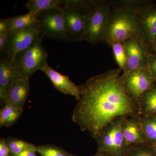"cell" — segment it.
<instances>
[{
	"label": "cell",
	"instance_id": "obj_1",
	"mask_svg": "<svg viewBox=\"0 0 156 156\" xmlns=\"http://www.w3.org/2000/svg\"><path fill=\"white\" fill-rule=\"evenodd\" d=\"M122 71L119 68L109 70L79 86L80 96L72 120L94 139L105 126L117 118L139 115L136 101L123 87Z\"/></svg>",
	"mask_w": 156,
	"mask_h": 156
},
{
	"label": "cell",
	"instance_id": "obj_2",
	"mask_svg": "<svg viewBox=\"0 0 156 156\" xmlns=\"http://www.w3.org/2000/svg\"><path fill=\"white\" fill-rule=\"evenodd\" d=\"M135 36V12L112 9L103 42L111 46L115 43H125Z\"/></svg>",
	"mask_w": 156,
	"mask_h": 156
},
{
	"label": "cell",
	"instance_id": "obj_3",
	"mask_svg": "<svg viewBox=\"0 0 156 156\" xmlns=\"http://www.w3.org/2000/svg\"><path fill=\"white\" fill-rule=\"evenodd\" d=\"M41 34L27 49L17 54L12 63L18 78H30L48 65V54Z\"/></svg>",
	"mask_w": 156,
	"mask_h": 156
},
{
	"label": "cell",
	"instance_id": "obj_4",
	"mask_svg": "<svg viewBox=\"0 0 156 156\" xmlns=\"http://www.w3.org/2000/svg\"><path fill=\"white\" fill-rule=\"evenodd\" d=\"M112 10L110 1L101 0L85 11L86 23L83 41L92 44L103 42Z\"/></svg>",
	"mask_w": 156,
	"mask_h": 156
},
{
	"label": "cell",
	"instance_id": "obj_5",
	"mask_svg": "<svg viewBox=\"0 0 156 156\" xmlns=\"http://www.w3.org/2000/svg\"><path fill=\"white\" fill-rule=\"evenodd\" d=\"M122 118H117L101 129L95 138L98 146V151L108 153L113 156H126L129 147L122 131Z\"/></svg>",
	"mask_w": 156,
	"mask_h": 156
},
{
	"label": "cell",
	"instance_id": "obj_6",
	"mask_svg": "<svg viewBox=\"0 0 156 156\" xmlns=\"http://www.w3.org/2000/svg\"><path fill=\"white\" fill-rule=\"evenodd\" d=\"M37 19L41 34L44 37L66 43L76 42L66 28L61 8L43 11L39 14Z\"/></svg>",
	"mask_w": 156,
	"mask_h": 156
},
{
	"label": "cell",
	"instance_id": "obj_7",
	"mask_svg": "<svg viewBox=\"0 0 156 156\" xmlns=\"http://www.w3.org/2000/svg\"><path fill=\"white\" fill-rule=\"evenodd\" d=\"M121 81L126 92L136 102L146 91L156 85L148 67L123 73Z\"/></svg>",
	"mask_w": 156,
	"mask_h": 156
},
{
	"label": "cell",
	"instance_id": "obj_8",
	"mask_svg": "<svg viewBox=\"0 0 156 156\" xmlns=\"http://www.w3.org/2000/svg\"><path fill=\"white\" fill-rule=\"evenodd\" d=\"M38 22L9 35L2 57L12 61L18 53L27 49L41 35Z\"/></svg>",
	"mask_w": 156,
	"mask_h": 156
},
{
	"label": "cell",
	"instance_id": "obj_9",
	"mask_svg": "<svg viewBox=\"0 0 156 156\" xmlns=\"http://www.w3.org/2000/svg\"><path fill=\"white\" fill-rule=\"evenodd\" d=\"M136 14V35L150 48L156 39V5L150 4Z\"/></svg>",
	"mask_w": 156,
	"mask_h": 156
},
{
	"label": "cell",
	"instance_id": "obj_10",
	"mask_svg": "<svg viewBox=\"0 0 156 156\" xmlns=\"http://www.w3.org/2000/svg\"><path fill=\"white\" fill-rule=\"evenodd\" d=\"M126 50L127 61L123 73L148 67L150 53L147 47L139 38L135 36L123 43Z\"/></svg>",
	"mask_w": 156,
	"mask_h": 156
},
{
	"label": "cell",
	"instance_id": "obj_11",
	"mask_svg": "<svg viewBox=\"0 0 156 156\" xmlns=\"http://www.w3.org/2000/svg\"><path fill=\"white\" fill-rule=\"evenodd\" d=\"M67 32L76 42L83 41L86 23L85 11L70 6L61 7Z\"/></svg>",
	"mask_w": 156,
	"mask_h": 156
},
{
	"label": "cell",
	"instance_id": "obj_12",
	"mask_svg": "<svg viewBox=\"0 0 156 156\" xmlns=\"http://www.w3.org/2000/svg\"><path fill=\"white\" fill-rule=\"evenodd\" d=\"M122 128L124 139L128 147L147 143L139 115L123 117Z\"/></svg>",
	"mask_w": 156,
	"mask_h": 156
},
{
	"label": "cell",
	"instance_id": "obj_13",
	"mask_svg": "<svg viewBox=\"0 0 156 156\" xmlns=\"http://www.w3.org/2000/svg\"><path fill=\"white\" fill-rule=\"evenodd\" d=\"M41 71L49 78L56 90L64 95L74 96L76 100L80 98V91L79 86L72 82L68 76L63 75L58 73L48 64Z\"/></svg>",
	"mask_w": 156,
	"mask_h": 156
},
{
	"label": "cell",
	"instance_id": "obj_14",
	"mask_svg": "<svg viewBox=\"0 0 156 156\" xmlns=\"http://www.w3.org/2000/svg\"><path fill=\"white\" fill-rule=\"evenodd\" d=\"M29 79L18 78L15 80L7 94L4 105L10 104L23 108L30 92Z\"/></svg>",
	"mask_w": 156,
	"mask_h": 156
},
{
	"label": "cell",
	"instance_id": "obj_15",
	"mask_svg": "<svg viewBox=\"0 0 156 156\" xmlns=\"http://www.w3.org/2000/svg\"><path fill=\"white\" fill-rule=\"evenodd\" d=\"M18 78L12 61L3 57L0 60V103L4 105L7 94Z\"/></svg>",
	"mask_w": 156,
	"mask_h": 156
},
{
	"label": "cell",
	"instance_id": "obj_16",
	"mask_svg": "<svg viewBox=\"0 0 156 156\" xmlns=\"http://www.w3.org/2000/svg\"><path fill=\"white\" fill-rule=\"evenodd\" d=\"M136 105L140 116H156V85L140 98Z\"/></svg>",
	"mask_w": 156,
	"mask_h": 156
},
{
	"label": "cell",
	"instance_id": "obj_17",
	"mask_svg": "<svg viewBox=\"0 0 156 156\" xmlns=\"http://www.w3.org/2000/svg\"><path fill=\"white\" fill-rule=\"evenodd\" d=\"M23 112V108L10 104H5L0 111V127L9 128L19 119Z\"/></svg>",
	"mask_w": 156,
	"mask_h": 156
},
{
	"label": "cell",
	"instance_id": "obj_18",
	"mask_svg": "<svg viewBox=\"0 0 156 156\" xmlns=\"http://www.w3.org/2000/svg\"><path fill=\"white\" fill-rule=\"evenodd\" d=\"M39 14L29 11L27 14L17 15L9 18L10 20V34L24 29L36 23L37 22V18Z\"/></svg>",
	"mask_w": 156,
	"mask_h": 156
},
{
	"label": "cell",
	"instance_id": "obj_19",
	"mask_svg": "<svg viewBox=\"0 0 156 156\" xmlns=\"http://www.w3.org/2000/svg\"><path fill=\"white\" fill-rule=\"evenodd\" d=\"M25 8L29 12L39 14L53 8H60V0H29Z\"/></svg>",
	"mask_w": 156,
	"mask_h": 156
},
{
	"label": "cell",
	"instance_id": "obj_20",
	"mask_svg": "<svg viewBox=\"0 0 156 156\" xmlns=\"http://www.w3.org/2000/svg\"><path fill=\"white\" fill-rule=\"evenodd\" d=\"M112 9L128 10L136 12L140 9L152 3L144 0H118L110 1Z\"/></svg>",
	"mask_w": 156,
	"mask_h": 156
},
{
	"label": "cell",
	"instance_id": "obj_21",
	"mask_svg": "<svg viewBox=\"0 0 156 156\" xmlns=\"http://www.w3.org/2000/svg\"><path fill=\"white\" fill-rule=\"evenodd\" d=\"M140 117L147 143L152 145L156 143V116Z\"/></svg>",
	"mask_w": 156,
	"mask_h": 156
},
{
	"label": "cell",
	"instance_id": "obj_22",
	"mask_svg": "<svg viewBox=\"0 0 156 156\" xmlns=\"http://www.w3.org/2000/svg\"><path fill=\"white\" fill-rule=\"evenodd\" d=\"M5 140L9 147L10 156L18 155L23 151L36 146L33 144L13 137H9Z\"/></svg>",
	"mask_w": 156,
	"mask_h": 156
},
{
	"label": "cell",
	"instance_id": "obj_23",
	"mask_svg": "<svg viewBox=\"0 0 156 156\" xmlns=\"http://www.w3.org/2000/svg\"><path fill=\"white\" fill-rule=\"evenodd\" d=\"M126 156H156V154L152 145L146 143L129 147Z\"/></svg>",
	"mask_w": 156,
	"mask_h": 156
},
{
	"label": "cell",
	"instance_id": "obj_24",
	"mask_svg": "<svg viewBox=\"0 0 156 156\" xmlns=\"http://www.w3.org/2000/svg\"><path fill=\"white\" fill-rule=\"evenodd\" d=\"M37 152L41 156H76L55 145H41L37 146Z\"/></svg>",
	"mask_w": 156,
	"mask_h": 156
},
{
	"label": "cell",
	"instance_id": "obj_25",
	"mask_svg": "<svg viewBox=\"0 0 156 156\" xmlns=\"http://www.w3.org/2000/svg\"><path fill=\"white\" fill-rule=\"evenodd\" d=\"M114 56L119 68L124 71L126 68L127 56L124 44L122 43H115L111 45Z\"/></svg>",
	"mask_w": 156,
	"mask_h": 156
},
{
	"label": "cell",
	"instance_id": "obj_26",
	"mask_svg": "<svg viewBox=\"0 0 156 156\" xmlns=\"http://www.w3.org/2000/svg\"><path fill=\"white\" fill-rule=\"evenodd\" d=\"M100 2V0H60V7L70 6L86 11Z\"/></svg>",
	"mask_w": 156,
	"mask_h": 156
},
{
	"label": "cell",
	"instance_id": "obj_27",
	"mask_svg": "<svg viewBox=\"0 0 156 156\" xmlns=\"http://www.w3.org/2000/svg\"><path fill=\"white\" fill-rule=\"evenodd\" d=\"M148 68L156 84V54L150 53L148 59Z\"/></svg>",
	"mask_w": 156,
	"mask_h": 156
},
{
	"label": "cell",
	"instance_id": "obj_28",
	"mask_svg": "<svg viewBox=\"0 0 156 156\" xmlns=\"http://www.w3.org/2000/svg\"><path fill=\"white\" fill-rule=\"evenodd\" d=\"M10 20L8 19L0 20V34H10Z\"/></svg>",
	"mask_w": 156,
	"mask_h": 156
},
{
	"label": "cell",
	"instance_id": "obj_29",
	"mask_svg": "<svg viewBox=\"0 0 156 156\" xmlns=\"http://www.w3.org/2000/svg\"><path fill=\"white\" fill-rule=\"evenodd\" d=\"M0 156H10L9 147L5 138L0 139Z\"/></svg>",
	"mask_w": 156,
	"mask_h": 156
},
{
	"label": "cell",
	"instance_id": "obj_30",
	"mask_svg": "<svg viewBox=\"0 0 156 156\" xmlns=\"http://www.w3.org/2000/svg\"><path fill=\"white\" fill-rule=\"evenodd\" d=\"M37 146L23 151L16 156H37Z\"/></svg>",
	"mask_w": 156,
	"mask_h": 156
},
{
	"label": "cell",
	"instance_id": "obj_31",
	"mask_svg": "<svg viewBox=\"0 0 156 156\" xmlns=\"http://www.w3.org/2000/svg\"><path fill=\"white\" fill-rule=\"evenodd\" d=\"M9 35L8 34H0V52L1 54L3 53L5 49Z\"/></svg>",
	"mask_w": 156,
	"mask_h": 156
},
{
	"label": "cell",
	"instance_id": "obj_32",
	"mask_svg": "<svg viewBox=\"0 0 156 156\" xmlns=\"http://www.w3.org/2000/svg\"><path fill=\"white\" fill-rule=\"evenodd\" d=\"M149 52L151 53L156 54V39L151 46L149 49Z\"/></svg>",
	"mask_w": 156,
	"mask_h": 156
},
{
	"label": "cell",
	"instance_id": "obj_33",
	"mask_svg": "<svg viewBox=\"0 0 156 156\" xmlns=\"http://www.w3.org/2000/svg\"><path fill=\"white\" fill-rule=\"evenodd\" d=\"M92 156H113L110 154L105 152L98 151L97 153Z\"/></svg>",
	"mask_w": 156,
	"mask_h": 156
},
{
	"label": "cell",
	"instance_id": "obj_34",
	"mask_svg": "<svg viewBox=\"0 0 156 156\" xmlns=\"http://www.w3.org/2000/svg\"><path fill=\"white\" fill-rule=\"evenodd\" d=\"M152 146L153 147L154 151L155 152L156 154V143L154 144H153Z\"/></svg>",
	"mask_w": 156,
	"mask_h": 156
},
{
	"label": "cell",
	"instance_id": "obj_35",
	"mask_svg": "<svg viewBox=\"0 0 156 156\" xmlns=\"http://www.w3.org/2000/svg\"></svg>",
	"mask_w": 156,
	"mask_h": 156
}]
</instances>
